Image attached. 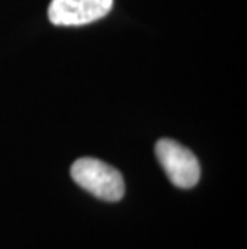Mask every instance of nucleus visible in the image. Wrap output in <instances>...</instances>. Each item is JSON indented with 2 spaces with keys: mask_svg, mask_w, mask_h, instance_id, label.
<instances>
[{
  "mask_svg": "<svg viewBox=\"0 0 247 249\" xmlns=\"http://www.w3.org/2000/svg\"><path fill=\"white\" fill-rule=\"evenodd\" d=\"M71 177L79 187L109 203L119 201L125 193L124 178L117 169L93 158L77 160L71 167Z\"/></svg>",
  "mask_w": 247,
  "mask_h": 249,
  "instance_id": "1",
  "label": "nucleus"
},
{
  "mask_svg": "<svg viewBox=\"0 0 247 249\" xmlns=\"http://www.w3.org/2000/svg\"><path fill=\"white\" fill-rule=\"evenodd\" d=\"M156 156L170 182L178 188H193L201 177V167L196 156L170 139H162L156 143Z\"/></svg>",
  "mask_w": 247,
  "mask_h": 249,
  "instance_id": "2",
  "label": "nucleus"
},
{
  "mask_svg": "<svg viewBox=\"0 0 247 249\" xmlns=\"http://www.w3.org/2000/svg\"><path fill=\"white\" fill-rule=\"evenodd\" d=\"M113 0H51L49 18L55 26H83L111 12Z\"/></svg>",
  "mask_w": 247,
  "mask_h": 249,
  "instance_id": "3",
  "label": "nucleus"
}]
</instances>
